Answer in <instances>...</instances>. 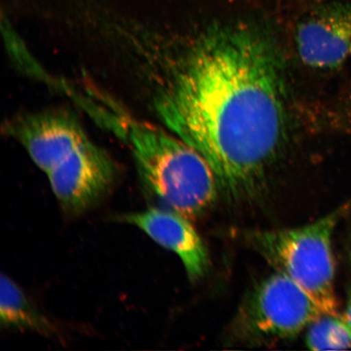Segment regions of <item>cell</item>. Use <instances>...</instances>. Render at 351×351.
Instances as JSON below:
<instances>
[{
    "label": "cell",
    "mask_w": 351,
    "mask_h": 351,
    "mask_svg": "<svg viewBox=\"0 0 351 351\" xmlns=\"http://www.w3.org/2000/svg\"><path fill=\"white\" fill-rule=\"evenodd\" d=\"M121 221L137 226L156 243L177 254L191 280H199L207 274V248L188 218L173 210L151 208L125 214Z\"/></svg>",
    "instance_id": "7"
},
{
    "label": "cell",
    "mask_w": 351,
    "mask_h": 351,
    "mask_svg": "<svg viewBox=\"0 0 351 351\" xmlns=\"http://www.w3.org/2000/svg\"><path fill=\"white\" fill-rule=\"evenodd\" d=\"M0 324L5 329L33 332L45 337H54L58 332L19 285L3 274L0 284Z\"/></svg>",
    "instance_id": "8"
},
{
    "label": "cell",
    "mask_w": 351,
    "mask_h": 351,
    "mask_svg": "<svg viewBox=\"0 0 351 351\" xmlns=\"http://www.w3.org/2000/svg\"><path fill=\"white\" fill-rule=\"evenodd\" d=\"M295 43L302 62L317 69L339 68L351 58V3L319 7L298 24Z\"/></svg>",
    "instance_id": "6"
},
{
    "label": "cell",
    "mask_w": 351,
    "mask_h": 351,
    "mask_svg": "<svg viewBox=\"0 0 351 351\" xmlns=\"http://www.w3.org/2000/svg\"><path fill=\"white\" fill-rule=\"evenodd\" d=\"M322 315L308 293L276 271L250 291L241 306L237 326L249 341L291 340Z\"/></svg>",
    "instance_id": "4"
},
{
    "label": "cell",
    "mask_w": 351,
    "mask_h": 351,
    "mask_svg": "<svg viewBox=\"0 0 351 351\" xmlns=\"http://www.w3.org/2000/svg\"><path fill=\"white\" fill-rule=\"evenodd\" d=\"M346 322H348L351 327V291L349 295L348 305H346V314L344 315Z\"/></svg>",
    "instance_id": "10"
},
{
    "label": "cell",
    "mask_w": 351,
    "mask_h": 351,
    "mask_svg": "<svg viewBox=\"0 0 351 351\" xmlns=\"http://www.w3.org/2000/svg\"><path fill=\"white\" fill-rule=\"evenodd\" d=\"M47 177L65 213L77 216L107 194L115 182L117 168L108 152L94 143Z\"/></svg>",
    "instance_id": "5"
},
{
    "label": "cell",
    "mask_w": 351,
    "mask_h": 351,
    "mask_svg": "<svg viewBox=\"0 0 351 351\" xmlns=\"http://www.w3.org/2000/svg\"><path fill=\"white\" fill-rule=\"evenodd\" d=\"M350 208L351 202L317 221L293 229L247 230L243 232V239L276 271L308 293L324 314L339 315L332 237Z\"/></svg>",
    "instance_id": "3"
},
{
    "label": "cell",
    "mask_w": 351,
    "mask_h": 351,
    "mask_svg": "<svg viewBox=\"0 0 351 351\" xmlns=\"http://www.w3.org/2000/svg\"><path fill=\"white\" fill-rule=\"evenodd\" d=\"M306 343L313 350L351 349V327L345 317L324 314L308 326Z\"/></svg>",
    "instance_id": "9"
},
{
    "label": "cell",
    "mask_w": 351,
    "mask_h": 351,
    "mask_svg": "<svg viewBox=\"0 0 351 351\" xmlns=\"http://www.w3.org/2000/svg\"><path fill=\"white\" fill-rule=\"evenodd\" d=\"M154 95L167 128L208 160L232 200L260 189L287 126L284 77L273 43L247 24L215 25Z\"/></svg>",
    "instance_id": "1"
},
{
    "label": "cell",
    "mask_w": 351,
    "mask_h": 351,
    "mask_svg": "<svg viewBox=\"0 0 351 351\" xmlns=\"http://www.w3.org/2000/svg\"><path fill=\"white\" fill-rule=\"evenodd\" d=\"M90 111L128 145L148 195L189 219L212 207L219 191L217 180L196 149L170 130L121 112L106 98L96 101Z\"/></svg>",
    "instance_id": "2"
}]
</instances>
